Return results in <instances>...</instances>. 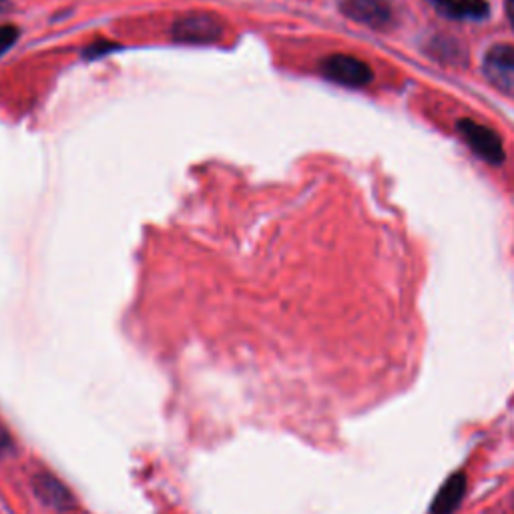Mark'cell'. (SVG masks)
Returning a JSON list of instances; mask_svg holds the SVG:
<instances>
[{
	"instance_id": "6da1fadb",
	"label": "cell",
	"mask_w": 514,
	"mask_h": 514,
	"mask_svg": "<svg viewBox=\"0 0 514 514\" xmlns=\"http://www.w3.org/2000/svg\"><path fill=\"white\" fill-rule=\"evenodd\" d=\"M171 37L179 45H215L223 37V23L209 13H189L175 21Z\"/></svg>"
},
{
	"instance_id": "277c9868",
	"label": "cell",
	"mask_w": 514,
	"mask_h": 514,
	"mask_svg": "<svg viewBox=\"0 0 514 514\" xmlns=\"http://www.w3.org/2000/svg\"><path fill=\"white\" fill-rule=\"evenodd\" d=\"M484 75L500 93L514 99V47H492L484 57Z\"/></svg>"
},
{
	"instance_id": "7a4b0ae2",
	"label": "cell",
	"mask_w": 514,
	"mask_h": 514,
	"mask_svg": "<svg viewBox=\"0 0 514 514\" xmlns=\"http://www.w3.org/2000/svg\"><path fill=\"white\" fill-rule=\"evenodd\" d=\"M322 75L342 87L360 89L372 81V69L350 55H330L322 61Z\"/></svg>"
},
{
	"instance_id": "5b68a950",
	"label": "cell",
	"mask_w": 514,
	"mask_h": 514,
	"mask_svg": "<svg viewBox=\"0 0 514 514\" xmlns=\"http://www.w3.org/2000/svg\"><path fill=\"white\" fill-rule=\"evenodd\" d=\"M342 13L370 29H386L394 23L390 0H342Z\"/></svg>"
},
{
	"instance_id": "9c48e42d",
	"label": "cell",
	"mask_w": 514,
	"mask_h": 514,
	"mask_svg": "<svg viewBox=\"0 0 514 514\" xmlns=\"http://www.w3.org/2000/svg\"><path fill=\"white\" fill-rule=\"evenodd\" d=\"M17 39H19V29H15L11 25L0 27V55L7 53L15 45Z\"/></svg>"
},
{
	"instance_id": "52a82bcc",
	"label": "cell",
	"mask_w": 514,
	"mask_h": 514,
	"mask_svg": "<svg viewBox=\"0 0 514 514\" xmlns=\"http://www.w3.org/2000/svg\"><path fill=\"white\" fill-rule=\"evenodd\" d=\"M35 490L39 494V498L43 502H47L49 506L57 508V510H69L73 506V496L69 492V488L57 480L51 474H37L35 476Z\"/></svg>"
},
{
	"instance_id": "3957f363",
	"label": "cell",
	"mask_w": 514,
	"mask_h": 514,
	"mask_svg": "<svg viewBox=\"0 0 514 514\" xmlns=\"http://www.w3.org/2000/svg\"><path fill=\"white\" fill-rule=\"evenodd\" d=\"M458 133L462 141L486 163L500 165L504 161V147L500 137L486 125L474 123L470 119H462L458 123Z\"/></svg>"
},
{
	"instance_id": "7c38bea8",
	"label": "cell",
	"mask_w": 514,
	"mask_h": 514,
	"mask_svg": "<svg viewBox=\"0 0 514 514\" xmlns=\"http://www.w3.org/2000/svg\"><path fill=\"white\" fill-rule=\"evenodd\" d=\"M11 9V0H0V13H5Z\"/></svg>"
},
{
	"instance_id": "8992f818",
	"label": "cell",
	"mask_w": 514,
	"mask_h": 514,
	"mask_svg": "<svg viewBox=\"0 0 514 514\" xmlns=\"http://www.w3.org/2000/svg\"><path fill=\"white\" fill-rule=\"evenodd\" d=\"M444 17L454 21H484L490 13L486 0H428Z\"/></svg>"
},
{
	"instance_id": "8fae6325",
	"label": "cell",
	"mask_w": 514,
	"mask_h": 514,
	"mask_svg": "<svg viewBox=\"0 0 514 514\" xmlns=\"http://www.w3.org/2000/svg\"><path fill=\"white\" fill-rule=\"evenodd\" d=\"M506 17L514 29V0H506Z\"/></svg>"
},
{
	"instance_id": "ba28073f",
	"label": "cell",
	"mask_w": 514,
	"mask_h": 514,
	"mask_svg": "<svg viewBox=\"0 0 514 514\" xmlns=\"http://www.w3.org/2000/svg\"><path fill=\"white\" fill-rule=\"evenodd\" d=\"M466 492V478L462 474L450 476L438 490L432 502V514H454Z\"/></svg>"
},
{
	"instance_id": "30bf717a",
	"label": "cell",
	"mask_w": 514,
	"mask_h": 514,
	"mask_svg": "<svg viewBox=\"0 0 514 514\" xmlns=\"http://www.w3.org/2000/svg\"><path fill=\"white\" fill-rule=\"evenodd\" d=\"M9 446H11V436L3 426H0V450H7Z\"/></svg>"
}]
</instances>
